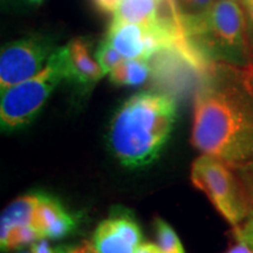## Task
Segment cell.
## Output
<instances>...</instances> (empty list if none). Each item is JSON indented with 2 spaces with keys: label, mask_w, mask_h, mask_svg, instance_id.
Returning <instances> with one entry per match:
<instances>
[{
  "label": "cell",
  "mask_w": 253,
  "mask_h": 253,
  "mask_svg": "<svg viewBox=\"0 0 253 253\" xmlns=\"http://www.w3.org/2000/svg\"><path fill=\"white\" fill-rule=\"evenodd\" d=\"M191 142L231 168L253 158V99L236 66L214 65L202 78L194 99Z\"/></svg>",
  "instance_id": "1"
},
{
  "label": "cell",
  "mask_w": 253,
  "mask_h": 253,
  "mask_svg": "<svg viewBox=\"0 0 253 253\" xmlns=\"http://www.w3.org/2000/svg\"><path fill=\"white\" fill-rule=\"evenodd\" d=\"M175 121L176 103L170 96L151 91L132 95L110 122V149L123 166H147L160 154Z\"/></svg>",
  "instance_id": "2"
},
{
  "label": "cell",
  "mask_w": 253,
  "mask_h": 253,
  "mask_svg": "<svg viewBox=\"0 0 253 253\" xmlns=\"http://www.w3.org/2000/svg\"><path fill=\"white\" fill-rule=\"evenodd\" d=\"M181 23L190 46L209 67L251 63L245 12L236 0H216L203 13Z\"/></svg>",
  "instance_id": "3"
},
{
  "label": "cell",
  "mask_w": 253,
  "mask_h": 253,
  "mask_svg": "<svg viewBox=\"0 0 253 253\" xmlns=\"http://www.w3.org/2000/svg\"><path fill=\"white\" fill-rule=\"evenodd\" d=\"M68 79L67 47H59L38 74L1 91L0 121L2 130H15L28 125L45 106L60 82Z\"/></svg>",
  "instance_id": "4"
},
{
  "label": "cell",
  "mask_w": 253,
  "mask_h": 253,
  "mask_svg": "<svg viewBox=\"0 0 253 253\" xmlns=\"http://www.w3.org/2000/svg\"><path fill=\"white\" fill-rule=\"evenodd\" d=\"M191 181L207 194L218 212L232 226L250 218L244 189L236 171L227 163L202 154L192 164Z\"/></svg>",
  "instance_id": "5"
},
{
  "label": "cell",
  "mask_w": 253,
  "mask_h": 253,
  "mask_svg": "<svg viewBox=\"0 0 253 253\" xmlns=\"http://www.w3.org/2000/svg\"><path fill=\"white\" fill-rule=\"evenodd\" d=\"M56 48L52 38L32 36L6 43L0 54L1 91L38 74Z\"/></svg>",
  "instance_id": "6"
},
{
  "label": "cell",
  "mask_w": 253,
  "mask_h": 253,
  "mask_svg": "<svg viewBox=\"0 0 253 253\" xmlns=\"http://www.w3.org/2000/svg\"><path fill=\"white\" fill-rule=\"evenodd\" d=\"M142 240L143 235L134 218L116 214L101 221L93 243L101 253H135Z\"/></svg>",
  "instance_id": "7"
},
{
  "label": "cell",
  "mask_w": 253,
  "mask_h": 253,
  "mask_svg": "<svg viewBox=\"0 0 253 253\" xmlns=\"http://www.w3.org/2000/svg\"><path fill=\"white\" fill-rule=\"evenodd\" d=\"M32 226L39 231L42 238L56 240L65 238L74 231L77 219L58 199L40 192Z\"/></svg>",
  "instance_id": "8"
},
{
  "label": "cell",
  "mask_w": 253,
  "mask_h": 253,
  "mask_svg": "<svg viewBox=\"0 0 253 253\" xmlns=\"http://www.w3.org/2000/svg\"><path fill=\"white\" fill-rule=\"evenodd\" d=\"M66 47L68 53V81L81 86H90L102 79L104 72L90 54L89 41L84 38H75Z\"/></svg>",
  "instance_id": "9"
},
{
  "label": "cell",
  "mask_w": 253,
  "mask_h": 253,
  "mask_svg": "<svg viewBox=\"0 0 253 253\" xmlns=\"http://www.w3.org/2000/svg\"><path fill=\"white\" fill-rule=\"evenodd\" d=\"M108 42L125 59H145V27L112 21L107 31Z\"/></svg>",
  "instance_id": "10"
},
{
  "label": "cell",
  "mask_w": 253,
  "mask_h": 253,
  "mask_svg": "<svg viewBox=\"0 0 253 253\" xmlns=\"http://www.w3.org/2000/svg\"><path fill=\"white\" fill-rule=\"evenodd\" d=\"M160 0H123L114 12L112 21L149 27L157 20Z\"/></svg>",
  "instance_id": "11"
},
{
  "label": "cell",
  "mask_w": 253,
  "mask_h": 253,
  "mask_svg": "<svg viewBox=\"0 0 253 253\" xmlns=\"http://www.w3.org/2000/svg\"><path fill=\"white\" fill-rule=\"evenodd\" d=\"M40 192L21 196L12 202L2 211L0 227L12 229V227L32 225L36 213Z\"/></svg>",
  "instance_id": "12"
},
{
  "label": "cell",
  "mask_w": 253,
  "mask_h": 253,
  "mask_svg": "<svg viewBox=\"0 0 253 253\" xmlns=\"http://www.w3.org/2000/svg\"><path fill=\"white\" fill-rule=\"evenodd\" d=\"M150 72L147 60L125 59L109 73V79L118 86H140L147 81Z\"/></svg>",
  "instance_id": "13"
},
{
  "label": "cell",
  "mask_w": 253,
  "mask_h": 253,
  "mask_svg": "<svg viewBox=\"0 0 253 253\" xmlns=\"http://www.w3.org/2000/svg\"><path fill=\"white\" fill-rule=\"evenodd\" d=\"M42 238L40 232L32 225H24L6 229H0V244L2 251L21 250L25 246L32 245L34 242Z\"/></svg>",
  "instance_id": "14"
},
{
  "label": "cell",
  "mask_w": 253,
  "mask_h": 253,
  "mask_svg": "<svg viewBox=\"0 0 253 253\" xmlns=\"http://www.w3.org/2000/svg\"><path fill=\"white\" fill-rule=\"evenodd\" d=\"M157 245L162 253H184V249L176 232L166 220L156 219Z\"/></svg>",
  "instance_id": "15"
},
{
  "label": "cell",
  "mask_w": 253,
  "mask_h": 253,
  "mask_svg": "<svg viewBox=\"0 0 253 253\" xmlns=\"http://www.w3.org/2000/svg\"><path fill=\"white\" fill-rule=\"evenodd\" d=\"M95 59L100 63L104 74L110 73L116 66H119L125 58L120 54L114 47L106 39H103L95 52Z\"/></svg>",
  "instance_id": "16"
},
{
  "label": "cell",
  "mask_w": 253,
  "mask_h": 253,
  "mask_svg": "<svg viewBox=\"0 0 253 253\" xmlns=\"http://www.w3.org/2000/svg\"><path fill=\"white\" fill-rule=\"evenodd\" d=\"M232 169L239 177L248 201L250 217H253V158L239 166L232 167Z\"/></svg>",
  "instance_id": "17"
},
{
  "label": "cell",
  "mask_w": 253,
  "mask_h": 253,
  "mask_svg": "<svg viewBox=\"0 0 253 253\" xmlns=\"http://www.w3.org/2000/svg\"><path fill=\"white\" fill-rule=\"evenodd\" d=\"M214 0H173L181 19L195 17L203 13L210 7Z\"/></svg>",
  "instance_id": "18"
},
{
  "label": "cell",
  "mask_w": 253,
  "mask_h": 253,
  "mask_svg": "<svg viewBox=\"0 0 253 253\" xmlns=\"http://www.w3.org/2000/svg\"><path fill=\"white\" fill-rule=\"evenodd\" d=\"M233 236L237 242L245 243L253 250V217H250L239 225L233 226Z\"/></svg>",
  "instance_id": "19"
},
{
  "label": "cell",
  "mask_w": 253,
  "mask_h": 253,
  "mask_svg": "<svg viewBox=\"0 0 253 253\" xmlns=\"http://www.w3.org/2000/svg\"><path fill=\"white\" fill-rule=\"evenodd\" d=\"M69 246H52L46 238H41L31 245L32 253H68Z\"/></svg>",
  "instance_id": "20"
},
{
  "label": "cell",
  "mask_w": 253,
  "mask_h": 253,
  "mask_svg": "<svg viewBox=\"0 0 253 253\" xmlns=\"http://www.w3.org/2000/svg\"><path fill=\"white\" fill-rule=\"evenodd\" d=\"M237 73L240 82L253 99V63L243 66V67H237Z\"/></svg>",
  "instance_id": "21"
},
{
  "label": "cell",
  "mask_w": 253,
  "mask_h": 253,
  "mask_svg": "<svg viewBox=\"0 0 253 253\" xmlns=\"http://www.w3.org/2000/svg\"><path fill=\"white\" fill-rule=\"evenodd\" d=\"M243 8H244L246 24H248V34L250 41V49H251V59L253 52V0H242L240 1Z\"/></svg>",
  "instance_id": "22"
},
{
  "label": "cell",
  "mask_w": 253,
  "mask_h": 253,
  "mask_svg": "<svg viewBox=\"0 0 253 253\" xmlns=\"http://www.w3.org/2000/svg\"><path fill=\"white\" fill-rule=\"evenodd\" d=\"M97 11L102 13H114L121 4V0H90Z\"/></svg>",
  "instance_id": "23"
},
{
  "label": "cell",
  "mask_w": 253,
  "mask_h": 253,
  "mask_svg": "<svg viewBox=\"0 0 253 253\" xmlns=\"http://www.w3.org/2000/svg\"><path fill=\"white\" fill-rule=\"evenodd\" d=\"M68 253H101L99 250L96 249V246L94 245L93 242H84L80 243L77 246H69Z\"/></svg>",
  "instance_id": "24"
},
{
  "label": "cell",
  "mask_w": 253,
  "mask_h": 253,
  "mask_svg": "<svg viewBox=\"0 0 253 253\" xmlns=\"http://www.w3.org/2000/svg\"><path fill=\"white\" fill-rule=\"evenodd\" d=\"M135 253H162V251L158 248V245L151 244V243H142Z\"/></svg>",
  "instance_id": "25"
},
{
  "label": "cell",
  "mask_w": 253,
  "mask_h": 253,
  "mask_svg": "<svg viewBox=\"0 0 253 253\" xmlns=\"http://www.w3.org/2000/svg\"><path fill=\"white\" fill-rule=\"evenodd\" d=\"M225 253H253V250L245 243L237 242V244L230 248Z\"/></svg>",
  "instance_id": "26"
},
{
  "label": "cell",
  "mask_w": 253,
  "mask_h": 253,
  "mask_svg": "<svg viewBox=\"0 0 253 253\" xmlns=\"http://www.w3.org/2000/svg\"><path fill=\"white\" fill-rule=\"evenodd\" d=\"M14 253H32V251L31 250H18V251Z\"/></svg>",
  "instance_id": "27"
},
{
  "label": "cell",
  "mask_w": 253,
  "mask_h": 253,
  "mask_svg": "<svg viewBox=\"0 0 253 253\" xmlns=\"http://www.w3.org/2000/svg\"><path fill=\"white\" fill-rule=\"evenodd\" d=\"M28 1L32 2V4H40V2H42L43 0H28Z\"/></svg>",
  "instance_id": "28"
},
{
  "label": "cell",
  "mask_w": 253,
  "mask_h": 253,
  "mask_svg": "<svg viewBox=\"0 0 253 253\" xmlns=\"http://www.w3.org/2000/svg\"><path fill=\"white\" fill-rule=\"evenodd\" d=\"M251 63H253V52H252V59H251Z\"/></svg>",
  "instance_id": "29"
},
{
  "label": "cell",
  "mask_w": 253,
  "mask_h": 253,
  "mask_svg": "<svg viewBox=\"0 0 253 253\" xmlns=\"http://www.w3.org/2000/svg\"><path fill=\"white\" fill-rule=\"evenodd\" d=\"M236 1H237V0H236ZM239 1H242V0H239Z\"/></svg>",
  "instance_id": "30"
}]
</instances>
